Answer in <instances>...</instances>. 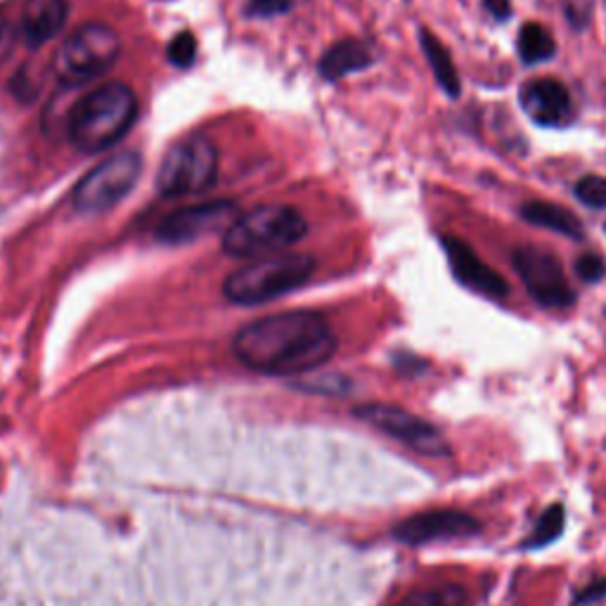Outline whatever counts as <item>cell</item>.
<instances>
[{
  "mask_svg": "<svg viewBox=\"0 0 606 606\" xmlns=\"http://www.w3.org/2000/svg\"><path fill=\"white\" fill-rule=\"evenodd\" d=\"M398 606H469V595L460 585L415 590Z\"/></svg>",
  "mask_w": 606,
  "mask_h": 606,
  "instance_id": "cell-20",
  "label": "cell"
},
{
  "mask_svg": "<svg viewBox=\"0 0 606 606\" xmlns=\"http://www.w3.org/2000/svg\"><path fill=\"white\" fill-rule=\"evenodd\" d=\"M240 218V209L235 202H206V204H190L169 214L157 228V240L164 244H192L206 235H216L218 230L228 232V228Z\"/></svg>",
  "mask_w": 606,
  "mask_h": 606,
  "instance_id": "cell-10",
  "label": "cell"
},
{
  "mask_svg": "<svg viewBox=\"0 0 606 606\" xmlns=\"http://www.w3.org/2000/svg\"><path fill=\"white\" fill-rule=\"evenodd\" d=\"M524 112L540 126L562 124L571 109V95L557 79H536L521 90Z\"/></svg>",
  "mask_w": 606,
  "mask_h": 606,
  "instance_id": "cell-13",
  "label": "cell"
},
{
  "mask_svg": "<svg viewBox=\"0 0 606 606\" xmlns=\"http://www.w3.org/2000/svg\"><path fill=\"white\" fill-rule=\"evenodd\" d=\"M169 60L180 69L192 67V62L197 60V41L190 31H180L169 43Z\"/></svg>",
  "mask_w": 606,
  "mask_h": 606,
  "instance_id": "cell-22",
  "label": "cell"
},
{
  "mask_svg": "<svg viewBox=\"0 0 606 606\" xmlns=\"http://www.w3.org/2000/svg\"><path fill=\"white\" fill-rule=\"evenodd\" d=\"M358 420H363L372 427L384 431L386 436L396 438L403 446L412 448L420 455L427 457H446L450 453V446L443 438V434L438 431L434 424L427 420H422L412 412L396 408V405H384V403H370L356 410Z\"/></svg>",
  "mask_w": 606,
  "mask_h": 606,
  "instance_id": "cell-8",
  "label": "cell"
},
{
  "mask_svg": "<svg viewBox=\"0 0 606 606\" xmlns=\"http://www.w3.org/2000/svg\"><path fill=\"white\" fill-rule=\"evenodd\" d=\"M313 270L315 261L308 254L282 252L263 256V259H254L235 273H230L223 294L228 296V301L240 306L268 304L306 285Z\"/></svg>",
  "mask_w": 606,
  "mask_h": 606,
  "instance_id": "cell-4",
  "label": "cell"
},
{
  "mask_svg": "<svg viewBox=\"0 0 606 606\" xmlns=\"http://www.w3.org/2000/svg\"><path fill=\"white\" fill-rule=\"evenodd\" d=\"M443 249L448 256L450 270L453 275L462 282L464 287H469L474 292H479L488 299H505L510 285L507 280L502 278L500 273H495L493 268H488L476 252L469 247L467 242H462L460 237H443Z\"/></svg>",
  "mask_w": 606,
  "mask_h": 606,
  "instance_id": "cell-12",
  "label": "cell"
},
{
  "mask_svg": "<svg viewBox=\"0 0 606 606\" xmlns=\"http://www.w3.org/2000/svg\"><path fill=\"white\" fill-rule=\"evenodd\" d=\"M306 218L287 204H263L240 214L223 235V252L232 259H263L294 247L306 235Z\"/></svg>",
  "mask_w": 606,
  "mask_h": 606,
  "instance_id": "cell-3",
  "label": "cell"
},
{
  "mask_svg": "<svg viewBox=\"0 0 606 606\" xmlns=\"http://www.w3.org/2000/svg\"><path fill=\"white\" fill-rule=\"evenodd\" d=\"M512 263L528 294L543 308H569L576 304V294L557 256L538 247H519L512 254Z\"/></svg>",
  "mask_w": 606,
  "mask_h": 606,
  "instance_id": "cell-9",
  "label": "cell"
},
{
  "mask_svg": "<svg viewBox=\"0 0 606 606\" xmlns=\"http://www.w3.org/2000/svg\"><path fill=\"white\" fill-rule=\"evenodd\" d=\"M370 64H372V55L368 46L353 41V38H346V41L334 43L325 53V57L320 60V72L325 79L337 81L348 74L368 69Z\"/></svg>",
  "mask_w": 606,
  "mask_h": 606,
  "instance_id": "cell-15",
  "label": "cell"
},
{
  "mask_svg": "<svg viewBox=\"0 0 606 606\" xmlns=\"http://www.w3.org/2000/svg\"><path fill=\"white\" fill-rule=\"evenodd\" d=\"M519 55L526 64L545 62L554 55V38L543 24H524L519 31Z\"/></svg>",
  "mask_w": 606,
  "mask_h": 606,
  "instance_id": "cell-18",
  "label": "cell"
},
{
  "mask_svg": "<svg viewBox=\"0 0 606 606\" xmlns=\"http://www.w3.org/2000/svg\"><path fill=\"white\" fill-rule=\"evenodd\" d=\"M218 173V150L206 138L176 143L164 154L157 188L166 197L199 195L214 185Z\"/></svg>",
  "mask_w": 606,
  "mask_h": 606,
  "instance_id": "cell-7",
  "label": "cell"
},
{
  "mask_svg": "<svg viewBox=\"0 0 606 606\" xmlns=\"http://www.w3.org/2000/svg\"><path fill=\"white\" fill-rule=\"evenodd\" d=\"M576 197L592 206V209H606V178L602 176H585L578 180Z\"/></svg>",
  "mask_w": 606,
  "mask_h": 606,
  "instance_id": "cell-21",
  "label": "cell"
},
{
  "mask_svg": "<svg viewBox=\"0 0 606 606\" xmlns=\"http://www.w3.org/2000/svg\"><path fill=\"white\" fill-rule=\"evenodd\" d=\"M521 216L524 221H528L531 225L559 232L564 237H571V240L583 237V225H580L578 218L557 204L528 202L521 206Z\"/></svg>",
  "mask_w": 606,
  "mask_h": 606,
  "instance_id": "cell-16",
  "label": "cell"
},
{
  "mask_svg": "<svg viewBox=\"0 0 606 606\" xmlns=\"http://www.w3.org/2000/svg\"><path fill=\"white\" fill-rule=\"evenodd\" d=\"M121 55L119 36L107 24L90 22L74 29L57 48L53 69L67 86H81L100 79Z\"/></svg>",
  "mask_w": 606,
  "mask_h": 606,
  "instance_id": "cell-5",
  "label": "cell"
},
{
  "mask_svg": "<svg viewBox=\"0 0 606 606\" xmlns=\"http://www.w3.org/2000/svg\"><path fill=\"white\" fill-rule=\"evenodd\" d=\"M564 524H566V512L562 505H552L547 507L543 514H540V519L536 521L531 536H528L521 550H540V547H547L550 543H554L564 531Z\"/></svg>",
  "mask_w": 606,
  "mask_h": 606,
  "instance_id": "cell-19",
  "label": "cell"
},
{
  "mask_svg": "<svg viewBox=\"0 0 606 606\" xmlns=\"http://www.w3.org/2000/svg\"><path fill=\"white\" fill-rule=\"evenodd\" d=\"M481 531L479 519L462 510H431L398 524L394 536L405 545H429L443 540L472 538Z\"/></svg>",
  "mask_w": 606,
  "mask_h": 606,
  "instance_id": "cell-11",
  "label": "cell"
},
{
  "mask_svg": "<svg viewBox=\"0 0 606 606\" xmlns=\"http://www.w3.org/2000/svg\"><path fill=\"white\" fill-rule=\"evenodd\" d=\"M602 597H606V578L604 580H595V583H590L580 595L576 597L578 606H585V604H595Z\"/></svg>",
  "mask_w": 606,
  "mask_h": 606,
  "instance_id": "cell-25",
  "label": "cell"
},
{
  "mask_svg": "<svg viewBox=\"0 0 606 606\" xmlns=\"http://www.w3.org/2000/svg\"><path fill=\"white\" fill-rule=\"evenodd\" d=\"M242 365L263 375H304L337 351L330 322L313 311H289L254 320L232 341Z\"/></svg>",
  "mask_w": 606,
  "mask_h": 606,
  "instance_id": "cell-1",
  "label": "cell"
},
{
  "mask_svg": "<svg viewBox=\"0 0 606 606\" xmlns=\"http://www.w3.org/2000/svg\"><path fill=\"white\" fill-rule=\"evenodd\" d=\"M67 15V0H29L20 22L24 41L29 48H41L60 34Z\"/></svg>",
  "mask_w": 606,
  "mask_h": 606,
  "instance_id": "cell-14",
  "label": "cell"
},
{
  "mask_svg": "<svg viewBox=\"0 0 606 606\" xmlns=\"http://www.w3.org/2000/svg\"><path fill=\"white\" fill-rule=\"evenodd\" d=\"M143 159L138 152H119L98 164L74 188V209L83 216H98L119 204L138 183Z\"/></svg>",
  "mask_w": 606,
  "mask_h": 606,
  "instance_id": "cell-6",
  "label": "cell"
},
{
  "mask_svg": "<svg viewBox=\"0 0 606 606\" xmlns=\"http://www.w3.org/2000/svg\"><path fill=\"white\" fill-rule=\"evenodd\" d=\"M292 5V0H252V10L256 15H280V12H287Z\"/></svg>",
  "mask_w": 606,
  "mask_h": 606,
  "instance_id": "cell-24",
  "label": "cell"
},
{
  "mask_svg": "<svg viewBox=\"0 0 606 606\" xmlns=\"http://www.w3.org/2000/svg\"><path fill=\"white\" fill-rule=\"evenodd\" d=\"M483 3L495 20H507L510 17V0H483Z\"/></svg>",
  "mask_w": 606,
  "mask_h": 606,
  "instance_id": "cell-26",
  "label": "cell"
},
{
  "mask_svg": "<svg viewBox=\"0 0 606 606\" xmlns=\"http://www.w3.org/2000/svg\"><path fill=\"white\" fill-rule=\"evenodd\" d=\"M576 273H578L580 280H585V282H590V285H595V282H599L604 278L606 266H604L599 256L585 254L576 261Z\"/></svg>",
  "mask_w": 606,
  "mask_h": 606,
  "instance_id": "cell-23",
  "label": "cell"
},
{
  "mask_svg": "<svg viewBox=\"0 0 606 606\" xmlns=\"http://www.w3.org/2000/svg\"><path fill=\"white\" fill-rule=\"evenodd\" d=\"M420 43H422L424 55H427V60L431 64V72L436 76L438 86L443 88V93L448 98H460L462 88H460V76L455 69V62H453V57H450L448 48L441 43V38H436L431 31L422 29Z\"/></svg>",
  "mask_w": 606,
  "mask_h": 606,
  "instance_id": "cell-17",
  "label": "cell"
},
{
  "mask_svg": "<svg viewBox=\"0 0 606 606\" xmlns=\"http://www.w3.org/2000/svg\"><path fill=\"white\" fill-rule=\"evenodd\" d=\"M138 98L131 86L105 83L86 93L69 112V140L86 154L105 152L131 131Z\"/></svg>",
  "mask_w": 606,
  "mask_h": 606,
  "instance_id": "cell-2",
  "label": "cell"
}]
</instances>
